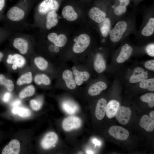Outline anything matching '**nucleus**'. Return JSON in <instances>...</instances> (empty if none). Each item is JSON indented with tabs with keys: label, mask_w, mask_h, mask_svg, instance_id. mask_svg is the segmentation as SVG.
<instances>
[{
	"label": "nucleus",
	"mask_w": 154,
	"mask_h": 154,
	"mask_svg": "<svg viewBox=\"0 0 154 154\" xmlns=\"http://www.w3.org/2000/svg\"><path fill=\"white\" fill-rule=\"evenodd\" d=\"M21 103V101L19 100H17L12 103V105L14 107L17 106Z\"/></svg>",
	"instance_id": "c03bdc74"
},
{
	"label": "nucleus",
	"mask_w": 154,
	"mask_h": 154,
	"mask_svg": "<svg viewBox=\"0 0 154 154\" xmlns=\"http://www.w3.org/2000/svg\"><path fill=\"white\" fill-rule=\"evenodd\" d=\"M26 4H19L14 6L8 11L7 19L12 23V28L21 27L26 25V21L30 10V7Z\"/></svg>",
	"instance_id": "f257e3e1"
},
{
	"label": "nucleus",
	"mask_w": 154,
	"mask_h": 154,
	"mask_svg": "<svg viewBox=\"0 0 154 154\" xmlns=\"http://www.w3.org/2000/svg\"><path fill=\"white\" fill-rule=\"evenodd\" d=\"M92 142L95 144V146L96 145L100 146L101 145V142L96 139H94L92 140Z\"/></svg>",
	"instance_id": "37998d69"
},
{
	"label": "nucleus",
	"mask_w": 154,
	"mask_h": 154,
	"mask_svg": "<svg viewBox=\"0 0 154 154\" xmlns=\"http://www.w3.org/2000/svg\"><path fill=\"white\" fill-rule=\"evenodd\" d=\"M58 15L56 11H53L48 12L46 15V27L48 30L50 29L55 26L58 23Z\"/></svg>",
	"instance_id": "b1692460"
},
{
	"label": "nucleus",
	"mask_w": 154,
	"mask_h": 154,
	"mask_svg": "<svg viewBox=\"0 0 154 154\" xmlns=\"http://www.w3.org/2000/svg\"><path fill=\"white\" fill-rule=\"evenodd\" d=\"M127 27V23L124 21L118 22L113 29L109 32L110 38L113 42H116L122 38Z\"/></svg>",
	"instance_id": "20e7f679"
},
{
	"label": "nucleus",
	"mask_w": 154,
	"mask_h": 154,
	"mask_svg": "<svg viewBox=\"0 0 154 154\" xmlns=\"http://www.w3.org/2000/svg\"><path fill=\"white\" fill-rule=\"evenodd\" d=\"M34 62L37 67L41 70H45L48 67V62L42 56L36 57L34 59Z\"/></svg>",
	"instance_id": "7c9ffc66"
},
{
	"label": "nucleus",
	"mask_w": 154,
	"mask_h": 154,
	"mask_svg": "<svg viewBox=\"0 0 154 154\" xmlns=\"http://www.w3.org/2000/svg\"><path fill=\"white\" fill-rule=\"evenodd\" d=\"M0 84L3 85L9 91L13 90L14 88V85L13 81L11 80L5 78V76L0 74Z\"/></svg>",
	"instance_id": "473e14b6"
},
{
	"label": "nucleus",
	"mask_w": 154,
	"mask_h": 154,
	"mask_svg": "<svg viewBox=\"0 0 154 154\" xmlns=\"http://www.w3.org/2000/svg\"><path fill=\"white\" fill-rule=\"evenodd\" d=\"M146 52L150 56H154V44L151 43L148 44L146 48Z\"/></svg>",
	"instance_id": "4c0bfd02"
},
{
	"label": "nucleus",
	"mask_w": 154,
	"mask_h": 154,
	"mask_svg": "<svg viewBox=\"0 0 154 154\" xmlns=\"http://www.w3.org/2000/svg\"><path fill=\"white\" fill-rule=\"evenodd\" d=\"M148 73L140 67L135 68L132 74L129 78V82L132 84L139 82L148 78Z\"/></svg>",
	"instance_id": "f8f14e48"
},
{
	"label": "nucleus",
	"mask_w": 154,
	"mask_h": 154,
	"mask_svg": "<svg viewBox=\"0 0 154 154\" xmlns=\"http://www.w3.org/2000/svg\"><path fill=\"white\" fill-rule=\"evenodd\" d=\"M33 77L32 72H28L21 75L17 80L16 83L18 86L31 83L33 80Z\"/></svg>",
	"instance_id": "bb28decb"
},
{
	"label": "nucleus",
	"mask_w": 154,
	"mask_h": 154,
	"mask_svg": "<svg viewBox=\"0 0 154 154\" xmlns=\"http://www.w3.org/2000/svg\"><path fill=\"white\" fill-rule=\"evenodd\" d=\"M139 125L147 132H151L154 129V111L150 112L149 116L147 115L142 116L139 122Z\"/></svg>",
	"instance_id": "9d476101"
},
{
	"label": "nucleus",
	"mask_w": 154,
	"mask_h": 154,
	"mask_svg": "<svg viewBox=\"0 0 154 154\" xmlns=\"http://www.w3.org/2000/svg\"><path fill=\"white\" fill-rule=\"evenodd\" d=\"M131 114V112L129 108L121 106H119L115 117L119 123L125 125L129 122Z\"/></svg>",
	"instance_id": "423d86ee"
},
{
	"label": "nucleus",
	"mask_w": 154,
	"mask_h": 154,
	"mask_svg": "<svg viewBox=\"0 0 154 154\" xmlns=\"http://www.w3.org/2000/svg\"><path fill=\"white\" fill-rule=\"evenodd\" d=\"M63 110L70 114H73L77 112L79 110L78 106L74 103L70 101L64 102L62 105Z\"/></svg>",
	"instance_id": "393cba45"
},
{
	"label": "nucleus",
	"mask_w": 154,
	"mask_h": 154,
	"mask_svg": "<svg viewBox=\"0 0 154 154\" xmlns=\"http://www.w3.org/2000/svg\"><path fill=\"white\" fill-rule=\"evenodd\" d=\"M100 25V31L103 37H106L109 33L111 27V22L108 18H106Z\"/></svg>",
	"instance_id": "cd10ccee"
},
{
	"label": "nucleus",
	"mask_w": 154,
	"mask_h": 154,
	"mask_svg": "<svg viewBox=\"0 0 154 154\" xmlns=\"http://www.w3.org/2000/svg\"><path fill=\"white\" fill-rule=\"evenodd\" d=\"M107 88V85L104 82L102 81L98 82L90 86L88 90V93L91 96H96L99 94Z\"/></svg>",
	"instance_id": "a211bd4d"
},
{
	"label": "nucleus",
	"mask_w": 154,
	"mask_h": 154,
	"mask_svg": "<svg viewBox=\"0 0 154 154\" xmlns=\"http://www.w3.org/2000/svg\"><path fill=\"white\" fill-rule=\"evenodd\" d=\"M48 40L55 46L58 47H62L66 44L67 41L66 37L63 34L58 35L55 33H51L47 35Z\"/></svg>",
	"instance_id": "4468645a"
},
{
	"label": "nucleus",
	"mask_w": 154,
	"mask_h": 154,
	"mask_svg": "<svg viewBox=\"0 0 154 154\" xmlns=\"http://www.w3.org/2000/svg\"><path fill=\"white\" fill-rule=\"evenodd\" d=\"M59 7V4L56 0H43L36 8L34 18L35 23L41 16L47 15L51 11H56Z\"/></svg>",
	"instance_id": "7ed1b4c3"
},
{
	"label": "nucleus",
	"mask_w": 154,
	"mask_h": 154,
	"mask_svg": "<svg viewBox=\"0 0 154 154\" xmlns=\"http://www.w3.org/2000/svg\"><path fill=\"white\" fill-rule=\"evenodd\" d=\"M62 15L67 20L73 21L78 17V15L75 11L73 8L70 5L65 6L63 9Z\"/></svg>",
	"instance_id": "5701e85b"
},
{
	"label": "nucleus",
	"mask_w": 154,
	"mask_h": 154,
	"mask_svg": "<svg viewBox=\"0 0 154 154\" xmlns=\"http://www.w3.org/2000/svg\"><path fill=\"white\" fill-rule=\"evenodd\" d=\"M62 77L68 88L71 90L75 88L76 84L73 77L72 73L70 70H65L62 73Z\"/></svg>",
	"instance_id": "6ab92c4d"
},
{
	"label": "nucleus",
	"mask_w": 154,
	"mask_h": 154,
	"mask_svg": "<svg viewBox=\"0 0 154 154\" xmlns=\"http://www.w3.org/2000/svg\"><path fill=\"white\" fill-rule=\"evenodd\" d=\"M7 62L9 64H12V68L15 70L17 68L23 67L26 64V60L22 54L15 53L10 54L8 55Z\"/></svg>",
	"instance_id": "0eeeda50"
},
{
	"label": "nucleus",
	"mask_w": 154,
	"mask_h": 154,
	"mask_svg": "<svg viewBox=\"0 0 154 154\" xmlns=\"http://www.w3.org/2000/svg\"><path fill=\"white\" fill-rule=\"evenodd\" d=\"M86 153L87 154H94V152L90 150H88L86 151Z\"/></svg>",
	"instance_id": "49530a36"
},
{
	"label": "nucleus",
	"mask_w": 154,
	"mask_h": 154,
	"mask_svg": "<svg viewBox=\"0 0 154 154\" xmlns=\"http://www.w3.org/2000/svg\"><path fill=\"white\" fill-rule=\"evenodd\" d=\"M88 15L91 19L98 23L102 22L106 16L105 12L96 7L92 8L89 12Z\"/></svg>",
	"instance_id": "2eb2a0df"
},
{
	"label": "nucleus",
	"mask_w": 154,
	"mask_h": 154,
	"mask_svg": "<svg viewBox=\"0 0 154 154\" xmlns=\"http://www.w3.org/2000/svg\"><path fill=\"white\" fill-rule=\"evenodd\" d=\"M58 139V136L55 133L49 132L42 139L41 142V146L44 149H49L55 146Z\"/></svg>",
	"instance_id": "9b49d317"
},
{
	"label": "nucleus",
	"mask_w": 154,
	"mask_h": 154,
	"mask_svg": "<svg viewBox=\"0 0 154 154\" xmlns=\"http://www.w3.org/2000/svg\"><path fill=\"white\" fill-rule=\"evenodd\" d=\"M12 113L18 114L22 117H29L31 114V112L28 109L18 106L14 107L12 110Z\"/></svg>",
	"instance_id": "72a5a7b5"
},
{
	"label": "nucleus",
	"mask_w": 154,
	"mask_h": 154,
	"mask_svg": "<svg viewBox=\"0 0 154 154\" xmlns=\"http://www.w3.org/2000/svg\"><path fill=\"white\" fill-rule=\"evenodd\" d=\"M34 79L35 83L38 85L44 84L48 85L50 83L49 78L46 75L43 74L36 75Z\"/></svg>",
	"instance_id": "c85d7f7f"
},
{
	"label": "nucleus",
	"mask_w": 154,
	"mask_h": 154,
	"mask_svg": "<svg viewBox=\"0 0 154 154\" xmlns=\"http://www.w3.org/2000/svg\"><path fill=\"white\" fill-rule=\"evenodd\" d=\"M140 99L143 102L147 103L150 108L154 106V93L149 92L141 95Z\"/></svg>",
	"instance_id": "f704fd0d"
},
{
	"label": "nucleus",
	"mask_w": 154,
	"mask_h": 154,
	"mask_svg": "<svg viewBox=\"0 0 154 154\" xmlns=\"http://www.w3.org/2000/svg\"><path fill=\"white\" fill-rule=\"evenodd\" d=\"M82 125V121L78 117L71 116L65 118L63 121L62 126L66 131H69L72 129L80 128Z\"/></svg>",
	"instance_id": "6e6552de"
},
{
	"label": "nucleus",
	"mask_w": 154,
	"mask_h": 154,
	"mask_svg": "<svg viewBox=\"0 0 154 154\" xmlns=\"http://www.w3.org/2000/svg\"><path fill=\"white\" fill-rule=\"evenodd\" d=\"M126 10V7L118 5L115 8L114 12L116 15L119 16L125 13Z\"/></svg>",
	"instance_id": "e433bc0d"
},
{
	"label": "nucleus",
	"mask_w": 154,
	"mask_h": 154,
	"mask_svg": "<svg viewBox=\"0 0 154 154\" xmlns=\"http://www.w3.org/2000/svg\"><path fill=\"white\" fill-rule=\"evenodd\" d=\"M109 134L115 139L120 140L127 139L129 135L128 131L121 127L114 125L111 127L108 131Z\"/></svg>",
	"instance_id": "1a4fd4ad"
},
{
	"label": "nucleus",
	"mask_w": 154,
	"mask_h": 154,
	"mask_svg": "<svg viewBox=\"0 0 154 154\" xmlns=\"http://www.w3.org/2000/svg\"><path fill=\"white\" fill-rule=\"evenodd\" d=\"M35 89L33 85L28 86L23 89L19 93V96L21 99L31 97L35 94Z\"/></svg>",
	"instance_id": "2f4dec72"
},
{
	"label": "nucleus",
	"mask_w": 154,
	"mask_h": 154,
	"mask_svg": "<svg viewBox=\"0 0 154 154\" xmlns=\"http://www.w3.org/2000/svg\"><path fill=\"white\" fill-rule=\"evenodd\" d=\"M74 76V80L76 85L80 86L84 81H87L89 79L90 75L88 72L86 71H80L76 69L73 71Z\"/></svg>",
	"instance_id": "412c9836"
},
{
	"label": "nucleus",
	"mask_w": 154,
	"mask_h": 154,
	"mask_svg": "<svg viewBox=\"0 0 154 154\" xmlns=\"http://www.w3.org/2000/svg\"><path fill=\"white\" fill-rule=\"evenodd\" d=\"M3 54L0 51V61L1 60L2 58L3 57Z\"/></svg>",
	"instance_id": "a18cd8bd"
},
{
	"label": "nucleus",
	"mask_w": 154,
	"mask_h": 154,
	"mask_svg": "<svg viewBox=\"0 0 154 154\" xmlns=\"http://www.w3.org/2000/svg\"><path fill=\"white\" fill-rule=\"evenodd\" d=\"M5 0H0V11L4 8L5 4Z\"/></svg>",
	"instance_id": "79ce46f5"
},
{
	"label": "nucleus",
	"mask_w": 154,
	"mask_h": 154,
	"mask_svg": "<svg viewBox=\"0 0 154 154\" xmlns=\"http://www.w3.org/2000/svg\"><path fill=\"white\" fill-rule=\"evenodd\" d=\"M119 102L115 100L110 101L107 105L106 115L109 118H111L115 115L119 106Z\"/></svg>",
	"instance_id": "aec40b11"
},
{
	"label": "nucleus",
	"mask_w": 154,
	"mask_h": 154,
	"mask_svg": "<svg viewBox=\"0 0 154 154\" xmlns=\"http://www.w3.org/2000/svg\"><path fill=\"white\" fill-rule=\"evenodd\" d=\"M139 86L142 89H146L150 91H154V78L146 79L139 82Z\"/></svg>",
	"instance_id": "c756f323"
},
{
	"label": "nucleus",
	"mask_w": 154,
	"mask_h": 154,
	"mask_svg": "<svg viewBox=\"0 0 154 154\" xmlns=\"http://www.w3.org/2000/svg\"><path fill=\"white\" fill-rule=\"evenodd\" d=\"M133 51L132 47L128 44L122 46L120 52L116 61L119 63H122L127 60L130 57Z\"/></svg>",
	"instance_id": "ddd939ff"
},
{
	"label": "nucleus",
	"mask_w": 154,
	"mask_h": 154,
	"mask_svg": "<svg viewBox=\"0 0 154 154\" xmlns=\"http://www.w3.org/2000/svg\"><path fill=\"white\" fill-rule=\"evenodd\" d=\"M94 68L95 70L98 73H101L104 71L106 68L105 60L100 53L96 55L94 63Z\"/></svg>",
	"instance_id": "4be33fe9"
},
{
	"label": "nucleus",
	"mask_w": 154,
	"mask_h": 154,
	"mask_svg": "<svg viewBox=\"0 0 154 154\" xmlns=\"http://www.w3.org/2000/svg\"><path fill=\"white\" fill-rule=\"evenodd\" d=\"M144 66L147 69L154 71V60H151L146 61L144 64Z\"/></svg>",
	"instance_id": "58836bf2"
},
{
	"label": "nucleus",
	"mask_w": 154,
	"mask_h": 154,
	"mask_svg": "<svg viewBox=\"0 0 154 154\" xmlns=\"http://www.w3.org/2000/svg\"><path fill=\"white\" fill-rule=\"evenodd\" d=\"M154 32V18L149 19L146 26L141 31L142 35L145 37L150 36Z\"/></svg>",
	"instance_id": "a878e982"
},
{
	"label": "nucleus",
	"mask_w": 154,
	"mask_h": 154,
	"mask_svg": "<svg viewBox=\"0 0 154 154\" xmlns=\"http://www.w3.org/2000/svg\"><path fill=\"white\" fill-rule=\"evenodd\" d=\"M30 104L33 110L37 111L41 108L42 105V102L40 100L33 99L30 101Z\"/></svg>",
	"instance_id": "c9c22d12"
},
{
	"label": "nucleus",
	"mask_w": 154,
	"mask_h": 154,
	"mask_svg": "<svg viewBox=\"0 0 154 154\" xmlns=\"http://www.w3.org/2000/svg\"><path fill=\"white\" fill-rule=\"evenodd\" d=\"M20 148V143L19 141L13 139L4 147L2 152V154H18L19 153Z\"/></svg>",
	"instance_id": "dca6fc26"
},
{
	"label": "nucleus",
	"mask_w": 154,
	"mask_h": 154,
	"mask_svg": "<svg viewBox=\"0 0 154 154\" xmlns=\"http://www.w3.org/2000/svg\"><path fill=\"white\" fill-rule=\"evenodd\" d=\"M90 42V38L88 35L86 34L80 35L74 45L73 51L76 53L83 52L88 46Z\"/></svg>",
	"instance_id": "39448f33"
},
{
	"label": "nucleus",
	"mask_w": 154,
	"mask_h": 154,
	"mask_svg": "<svg viewBox=\"0 0 154 154\" xmlns=\"http://www.w3.org/2000/svg\"><path fill=\"white\" fill-rule=\"evenodd\" d=\"M120 5L126 7L130 3V0H118Z\"/></svg>",
	"instance_id": "ea45409f"
},
{
	"label": "nucleus",
	"mask_w": 154,
	"mask_h": 154,
	"mask_svg": "<svg viewBox=\"0 0 154 154\" xmlns=\"http://www.w3.org/2000/svg\"><path fill=\"white\" fill-rule=\"evenodd\" d=\"M32 36L21 33L16 34L12 37V45L20 53L25 55L29 52L30 40L33 39Z\"/></svg>",
	"instance_id": "f03ea898"
},
{
	"label": "nucleus",
	"mask_w": 154,
	"mask_h": 154,
	"mask_svg": "<svg viewBox=\"0 0 154 154\" xmlns=\"http://www.w3.org/2000/svg\"><path fill=\"white\" fill-rule=\"evenodd\" d=\"M106 100L104 98L100 99L98 102L95 109V116L99 120L102 119L104 117L106 111Z\"/></svg>",
	"instance_id": "f3484780"
},
{
	"label": "nucleus",
	"mask_w": 154,
	"mask_h": 154,
	"mask_svg": "<svg viewBox=\"0 0 154 154\" xmlns=\"http://www.w3.org/2000/svg\"><path fill=\"white\" fill-rule=\"evenodd\" d=\"M11 96V94L8 92L6 93L4 95L3 100L5 102H8Z\"/></svg>",
	"instance_id": "a19ab883"
}]
</instances>
